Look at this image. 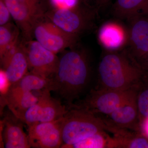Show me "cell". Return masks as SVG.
Here are the masks:
<instances>
[{"label":"cell","instance_id":"24","mask_svg":"<svg viewBox=\"0 0 148 148\" xmlns=\"http://www.w3.org/2000/svg\"><path fill=\"white\" fill-rule=\"evenodd\" d=\"M12 18L9 10L4 0H0V26L5 25L10 22Z\"/></svg>","mask_w":148,"mask_h":148},{"label":"cell","instance_id":"23","mask_svg":"<svg viewBox=\"0 0 148 148\" xmlns=\"http://www.w3.org/2000/svg\"><path fill=\"white\" fill-rule=\"evenodd\" d=\"M50 10L71 8L78 5L80 0H48Z\"/></svg>","mask_w":148,"mask_h":148},{"label":"cell","instance_id":"11","mask_svg":"<svg viewBox=\"0 0 148 148\" xmlns=\"http://www.w3.org/2000/svg\"><path fill=\"white\" fill-rule=\"evenodd\" d=\"M106 116L108 117H103L104 121L112 126L133 131H140L137 92L126 103Z\"/></svg>","mask_w":148,"mask_h":148},{"label":"cell","instance_id":"6","mask_svg":"<svg viewBox=\"0 0 148 148\" xmlns=\"http://www.w3.org/2000/svg\"><path fill=\"white\" fill-rule=\"evenodd\" d=\"M138 88L127 90L92 89L82 102L74 105L96 114L108 115L135 95Z\"/></svg>","mask_w":148,"mask_h":148},{"label":"cell","instance_id":"7","mask_svg":"<svg viewBox=\"0 0 148 148\" xmlns=\"http://www.w3.org/2000/svg\"><path fill=\"white\" fill-rule=\"evenodd\" d=\"M33 34L38 42L56 54L77 45L79 38L61 29L46 15L35 24Z\"/></svg>","mask_w":148,"mask_h":148},{"label":"cell","instance_id":"13","mask_svg":"<svg viewBox=\"0 0 148 148\" xmlns=\"http://www.w3.org/2000/svg\"><path fill=\"white\" fill-rule=\"evenodd\" d=\"M98 38L109 52L119 51L129 42L128 30L119 23L108 22L100 28Z\"/></svg>","mask_w":148,"mask_h":148},{"label":"cell","instance_id":"22","mask_svg":"<svg viewBox=\"0 0 148 148\" xmlns=\"http://www.w3.org/2000/svg\"><path fill=\"white\" fill-rule=\"evenodd\" d=\"M137 103L140 124L148 118V77L145 75L138 87Z\"/></svg>","mask_w":148,"mask_h":148},{"label":"cell","instance_id":"9","mask_svg":"<svg viewBox=\"0 0 148 148\" xmlns=\"http://www.w3.org/2000/svg\"><path fill=\"white\" fill-rule=\"evenodd\" d=\"M22 45L30 72L47 79L53 77L58 68L59 58L37 41L23 40Z\"/></svg>","mask_w":148,"mask_h":148},{"label":"cell","instance_id":"12","mask_svg":"<svg viewBox=\"0 0 148 148\" xmlns=\"http://www.w3.org/2000/svg\"><path fill=\"white\" fill-rule=\"evenodd\" d=\"M130 54L137 62L148 53V16L129 20Z\"/></svg>","mask_w":148,"mask_h":148},{"label":"cell","instance_id":"2","mask_svg":"<svg viewBox=\"0 0 148 148\" xmlns=\"http://www.w3.org/2000/svg\"><path fill=\"white\" fill-rule=\"evenodd\" d=\"M99 88L127 90L137 88L145 77L143 70L129 51L109 52L98 66Z\"/></svg>","mask_w":148,"mask_h":148},{"label":"cell","instance_id":"4","mask_svg":"<svg viewBox=\"0 0 148 148\" xmlns=\"http://www.w3.org/2000/svg\"><path fill=\"white\" fill-rule=\"evenodd\" d=\"M21 32L22 40H33L34 27L50 10L48 0H4Z\"/></svg>","mask_w":148,"mask_h":148},{"label":"cell","instance_id":"19","mask_svg":"<svg viewBox=\"0 0 148 148\" xmlns=\"http://www.w3.org/2000/svg\"><path fill=\"white\" fill-rule=\"evenodd\" d=\"M50 82L51 79L45 78L29 72L20 80L10 86L25 92L41 91L45 88L50 90Z\"/></svg>","mask_w":148,"mask_h":148},{"label":"cell","instance_id":"14","mask_svg":"<svg viewBox=\"0 0 148 148\" xmlns=\"http://www.w3.org/2000/svg\"><path fill=\"white\" fill-rule=\"evenodd\" d=\"M23 123L14 114L5 118L2 124V140L5 148L31 147L28 135L23 129Z\"/></svg>","mask_w":148,"mask_h":148},{"label":"cell","instance_id":"16","mask_svg":"<svg viewBox=\"0 0 148 148\" xmlns=\"http://www.w3.org/2000/svg\"><path fill=\"white\" fill-rule=\"evenodd\" d=\"M3 98L5 104L16 117L36 104L38 100V97L33 95L31 92L21 91L10 86L5 92Z\"/></svg>","mask_w":148,"mask_h":148},{"label":"cell","instance_id":"28","mask_svg":"<svg viewBox=\"0 0 148 148\" xmlns=\"http://www.w3.org/2000/svg\"><path fill=\"white\" fill-rule=\"evenodd\" d=\"M110 0H97V6L99 8L103 7L107 5Z\"/></svg>","mask_w":148,"mask_h":148},{"label":"cell","instance_id":"8","mask_svg":"<svg viewBox=\"0 0 148 148\" xmlns=\"http://www.w3.org/2000/svg\"><path fill=\"white\" fill-rule=\"evenodd\" d=\"M51 90L45 88L40 91L36 104L16 117L27 125L36 122L56 121L64 117L68 107L59 99L51 97Z\"/></svg>","mask_w":148,"mask_h":148},{"label":"cell","instance_id":"18","mask_svg":"<svg viewBox=\"0 0 148 148\" xmlns=\"http://www.w3.org/2000/svg\"><path fill=\"white\" fill-rule=\"evenodd\" d=\"M112 132L116 148H148V138L140 131L114 127Z\"/></svg>","mask_w":148,"mask_h":148},{"label":"cell","instance_id":"5","mask_svg":"<svg viewBox=\"0 0 148 148\" xmlns=\"http://www.w3.org/2000/svg\"><path fill=\"white\" fill-rule=\"evenodd\" d=\"M45 15L64 31L79 36L92 28L94 11L80 2L72 8L49 10Z\"/></svg>","mask_w":148,"mask_h":148},{"label":"cell","instance_id":"1","mask_svg":"<svg viewBox=\"0 0 148 148\" xmlns=\"http://www.w3.org/2000/svg\"><path fill=\"white\" fill-rule=\"evenodd\" d=\"M77 47L62 51L57 70L51 79V91L55 92L68 108L79 98L90 81L89 56L84 49Z\"/></svg>","mask_w":148,"mask_h":148},{"label":"cell","instance_id":"17","mask_svg":"<svg viewBox=\"0 0 148 148\" xmlns=\"http://www.w3.org/2000/svg\"><path fill=\"white\" fill-rule=\"evenodd\" d=\"M114 14L128 21L138 16H148V0H115Z\"/></svg>","mask_w":148,"mask_h":148},{"label":"cell","instance_id":"27","mask_svg":"<svg viewBox=\"0 0 148 148\" xmlns=\"http://www.w3.org/2000/svg\"><path fill=\"white\" fill-rule=\"evenodd\" d=\"M81 2L89 7L93 8L94 5H97V0H80Z\"/></svg>","mask_w":148,"mask_h":148},{"label":"cell","instance_id":"10","mask_svg":"<svg viewBox=\"0 0 148 148\" xmlns=\"http://www.w3.org/2000/svg\"><path fill=\"white\" fill-rule=\"evenodd\" d=\"M62 118L56 121L36 122L27 125L28 138L31 147L61 148L62 144Z\"/></svg>","mask_w":148,"mask_h":148},{"label":"cell","instance_id":"21","mask_svg":"<svg viewBox=\"0 0 148 148\" xmlns=\"http://www.w3.org/2000/svg\"><path fill=\"white\" fill-rule=\"evenodd\" d=\"M21 38V32L16 24L10 22L0 26V56Z\"/></svg>","mask_w":148,"mask_h":148},{"label":"cell","instance_id":"26","mask_svg":"<svg viewBox=\"0 0 148 148\" xmlns=\"http://www.w3.org/2000/svg\"><path fill=\"white\" fill-rule=\"evenodd\" d=\"M140 131L148 138V118L140 123Z\"/></svg>","mask_w":148,"mask_h":148},{"label":"cell","instance_id":"20","mask_svg":"<svg viewBox=\"0 0 148 148\" xmlns=\"http://www.w3.org/2000/svg\"><path fill=\"white\" fill-rule=\"evenodd\" d=\"M106 131L98 132L68 148H116L113 137H111Z\"/></svg>","mask_w":148,"mask_h":148},{"label":"cell","instance_id":"25","mask_svg":"<svg viewBox=\"0 0 148 148\" xmlns=\"http://www.w3.org/2000/svg\"><path fill=\"white\" fill-rule=\"evenodd\" d=\"M145 75L148 77V53L138 61Z\"/></svg>","mask_w":148,"mask_h":148},{"label":"cell","instance_id":"3","mask_svg":"<svg viewBox=\"0 0 148 148\" xmlns=\"http://www.w3.org/2000/svg\"><path fill=\"white\" fill-rule=\"evenodd\" d=\"M61 120V148H68L102 131L108 132L103 118L84 108L73 105Z\"/></svg>","mask_w":148,"mask_h":148},{"label":"cell","instance_id":"15","mask_svg":"<svg viewBox=\"0 0 148 148\" xmlns=\"http://www.w3.org/2000/svg\"><path fill=\"white\" fill-rule=\"evenodd\" d=\"M1 66L10 85L20 80L29 72V65L22 41L15 52Z\"/></svg>","mask_w":148,"mask_h":148}]
</instances>
